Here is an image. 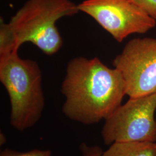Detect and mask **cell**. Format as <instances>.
Returning a JSON list of instances; mask_svg holds the SVG:
<instances>
[{
  "instance_id": "5",
  "label": "cell",
  "mask_w": 156,
  "mask_h": 156,
  "mask_svg": "<svg viewBox=\"0 0 156 156\" xmlns=\"http://www.w3.org/2000/svg\"><path fill=\"white\" fill-rule=\"evenodd\" d=\"M113 65L121 73L129 98L156 94V38L129 41Z\"/></svg>"
},
{
  "instance_id": "12",
  "label": "cell",
  "mask_w": 156,
  "mask_h": 156,
  "mask_svg": "<svg viewBox=\"0 0 156 156\" xmlns=\"http://www.w3.org/2000/svg\"><path fill=\"white\" fill-rule=\"evenodd\" d=\"M6 141H7V139H6L5 135L3 133L1 132V133H0V145L1 146L5 144Z\"/></svg>"
},
{
  "instance_id": "8",
  "label": "cell",
  "mask_w": 156,
  "mask_h": 156,
  "mask_svg": "<svg viewBox=\"0 0 156 156\" xmlns=\"http://www.w3.org/2000/svg\"><path fill=\"white\" fill-rule=\"evenodd\" d=\"M19 46L16 37L9 23L4 22L2 17L0 21V57L18 51Z\"/></svg>"
},
{
  "instance_id": "2",
  "label": "cell",
  "mask_w": 156,
  "mask_h": 156,
  "mask_svg": "<svg viewBox=\"0 0 156 156\" xmlns=\"http://www.w3.org/2000/svg\"><path fill=\"white\" fill-rule=\"evenodd\" d=\"M0 82L9 98L11 126L19 131L34 127L45 106L42 75L38 62L20 58L18 51L0 57Z\"/></svg>"
},
{
  "instance_id": "11",
  "label": "cell",
  "mask_w": 156,
  "mask_h": 156,
  "mask_svg": "<svg viewBox=\"0 0 156 156\" xmlns=\"http://www.w3.org/2000/svg\"><path fill=\"white\" fill-rule=\"evenodd\" d=\"M81 156H102L103 151L97 145H89L82 142L79 146Z\"/></svg>"
},
{
  "instance_id": "7",
  "label": "cell",
  "mask_w": 156,
  "mask_h": 156,
  "mask_svg": "<svg viewBox=\"0 0 156 156\" xmlns=\"http://www.w3.org/2000/svg\"><path fill=\"white\" fill-rule=\"evenodd\" d=\"M102 156H156V142H115L103 151Z\"/></svg>"
},
{
  "instance_id": "3",
  "label": "cell",
  "mask_w": 156,
  "mask_h": 156,
  "mask_svg": "<svg viewBox=\"0 0 156 156\" xmlns=\"http://www.w3.org/2000/svg\"><path fill=\"white\" fill-rule=\"evenodd\" d=\"M71 0H28L9 21L19 46L31 42L46 55L56 54L63 41L56 23L79 13Z\"/></svg>"
},
{
  "instance_id": "6",
  "label": "cell",
  "mask_w": 156,
  "mask_h": 156,
  "mask_svg": "<svg viewBox=\"0 0 156 156\" xmlns=\"http://www.w3.org/2000/svg\"><path fill=\"white\" fill-rule=\"evenodd\" d=\"M78 6L118 42L133 34L146 33L156 26V19L129 0H84Z\"/></svg>"
},
{
  "instance_id": "9",
  "label": "cell",
  "mask_w": 156,
  "mask_h": 156,
  "mask_svg": "<svg viewBox=\"0 0 156 156\" xmlns=\"http://www.w3.org/2000/svg\"><path fill=\"white\" fill-rule=\"evenodd\" d=\"M51 151L48 149H33L21 151L11 149H5L1 151L0 156H51Z\"/></svg>"
},
{
  "instance_id": "1",
  "label": "cell",
  "mask_w": 156,
  "mask_h": 156,
  "mask_svg": "<svg viewBox=\"0 0 156 156\" xmlns=\"http://www.w3.org/2000/svg\"><path fill=\"white\" fill-rule=\"evenodd\" d=\"M61 91L65 97L63 114L84 125L105 120L126 95L121 73L97 57H76L68 62Z\"/></svg>"
},
{
  "instance_id": "10",
  "label": "cell",
  "mask_w": 156,
  "mask_h": 156,
  "mask_svg": "<svg viewBox=\"0 0 156 156\" xmlns=\"http://www.w3.org/2000/svg\"><path fill=\"white\" fill-rule=\"evenodd\" d=\"M156 20V0H129Z\"/></svg>"
},
{
  "instance_id": "4",
  "label": "cell",
  "mask_w": 156,
  "mask_h": 156,
  "mask_svg": "<svg viewBox=\"0 0 156 156\" xmlns=\"http://www.w3.org/2000/svg\"><path fill=\"white\" fill-rule=\"evenodd\" d=\"M156 94L129 98L105 120L101 131L104 143L156 142Z\"/></svg>"
}]
</instances>
